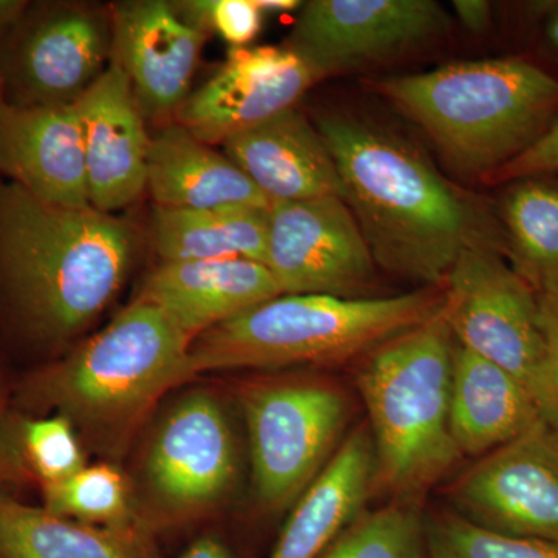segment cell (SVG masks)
Masks as SVG:
<instances>
[{
    "instance_id": "6da1fadb",
    "label": "cell",
    "mask_w": 558,
    "mask_h": 558,
    "mask_svg": "<svg viewBox=\"0 0 558 558\" xmlns=\"http://www.w3.org/2000/svg\"><path fill=\"white\" fill-rule=\"evenodd\" d=\"M315 126L377 266L444 288L464 250L487 245L509 256L508 236L483 207L409 142L349 113H322Z\"/></svg>"
},
{
    "instance_id": "7a4b0ae2",
    "label": "cell",
    "mask_w": 558,
    "mask_h": 558,
    "mask_svg": "<svg viewBox=\"0 0 558 558\" xmlns=\"http://www.w3.org/2000/svg\"><path fill=\"white\" fill-rule=\"evenodd\" d=\"M137 248L128 220L0 178V325L33 351H60L108 307Z\"/></svg>"
},
{
    "instance_id": "3957f363",
    "label": "cell",
    "mask_w": 558,
    "mask_h": 558,
    "mask_svg": "<svg viewBox=\"0 0 558 558\" xmlns=\"http://www.w3.org/2000/svg\"><path fill=\"white\" fill-rule=\"evenodd\" d=\"M432 140L449 170L486 180L553 124L558 80L521 58L454 62L374 83Z\"/></svg>"
},
{
    "instance_id": "277c9868",
    "label": "cell",
    "mask_w": 558,
    "mask_h": 558,
    "mask_svg": "<svg viewBox=\"0 0 558 558\" xmlns=\"http://www.w3.org/2000/svg\"><path fill=\"white\" fill-rule=\"evenodd\" d=\"M191 343L159 307L134 300L86 343L22 377L11 402L32 414H61L95 438H119L189 380Z\"/></svg>"
},
{
    "instance_id": "5b68a950",
    "label": "cell",
    "mask_w": 558,
    "mask_h": 558,
    "mask_svg": "<svg viewBox=\"0 0 558 558\" xmlns=\"http://www.w3.org/2000/svg\"><path fill=\"white\" fill-rule=\"evenodd\" d=\"M444 301V288L363 299L275 296L194 339L189 379L209 371L343 362L427 322Z\"/></svg>"
},
{
    "instance_id": "8992f818",
    "label": "cell",
    "mask_w": 558,
    "mask_h": 558,
    "mask_svg": "<svg viewBox=\"0 0 558 558\" xmlns=\"http://www.w3.org/2000/svg\"><path fill=\"white\" fill-rule=\"evenodd\" d=\"M446 303V301H444ZM453 333L442 310L381 347L359 376L376 454V481L410 497L458 461L450 429Z\"/></svg>"
},
{
    "instance_id": "52a82bcc",
    "label": "cell",
    "mask_w": 558,
    "mask_h": 558,
    "mask_svg": "<svg viewBox=\"0 0 558 558\" xmlns=\"http://www.w3.org/2000/svg\"><path fill=\"white\" fill-rule=\"evenodd\" d=\"M444 290L458 347L508 371L535 400L545 363L537 290L487 245L461 253Z\"/></svg>"
},
{
    "instance_id": "ba28073f",
    "label": "cell",
    "mask_w": 558,
    "mask_h": 558,
    "mask_svg": "<svg viewBox=\"0 0 558 558\" xmlns=\"http://www.w3.org/2000/svg\"><path fill=\"white\" fill-rule=\"evenodd\" d=\"M242 403L256 497L264 508H286L336 453L347 424V399L328 385L303 381L248 389Z\"/></svg>"
},
{
    "instance_id": "9c48e42d",
    "label": "cell",
    "mask_w": 558,
    "mask_h": 558,
    "mask_svg": "<svg viewBox=\"0 0 558 558\" xmlns=\"http://www.w3.org/2000/svg\"><path fill=\"white\" fill-rule=\"evenodd\" d=\"M112 20L83 3H31L0 40L5 102L20 108L78 101L110 64Z\"/></svg>"
},
{
    "instance_id": "30bf717a",
    "label": "cell",
    "mask_w": 558,
    "mask_h": 558,
    "mask_svg": "<svg viewBox=\"0 0 558 558\" xmlns=\"http://www.w3.org/2000/svg\"><path fill=\"white\" fill-rule=\"evenodd\" d=\"M266 264L281 295L363 299L376 260L343 197L271 202Z\"/></svg>"
},
{
    "instance_id": "8fae6325",
    "label": "cell",
    "mask_w": 558,
    "mask_h": 558,
    "mask_svg": "<svg viewBox=\"0 0 558 558\" xmlns=\"http://www.w3.org/2000/svg\"><path fill=\"white\" fill-rule=\"evenodd\" d=\"M464 519L501 534L558 542V429L545 418L498 447L451 488Z\"/></svg>"
},
{
    "instance_id": "7c38bea8",
    "label": "cell",
    "mask_w": 558,
    "mask_h": 558,
    "mask_svg": "<svg viewBox=\"0 0 558 558\" xmlns=\"http://www.w3.org/2000/svg\"><path fill=\"white\" fill-rule=\"evenodd\" d=\"M449 28L446 10L433 0H312L288 47L326 78L409 53Z\"/></svg>"
},
{
    "instance_id": "4fadbf2b",
    "label": "cell",
    "mask_w": 558,
    "mask_h": 558,
    "mask_svg": "<svg viewBox=\"0 0 558 558\" xmlns=\"http://www.w3.org/2000/svg\"><path fill=\"white\" fill-rule=\"evenodd\" d=\"M325 76L290 47L231 49L222 68L189 95L175 113L208 145L252 130L296 102Z\"/></svg>"
},
{
    "instance_id": "5bb4252c",
    "label": "cell",
    "mask_w": 558,
    "mask_h": 558,
    "mask_svg": "<svg viewBox=\"0 0 558 558\" xmlns=\"http://www.w3.org/2000/svg\"><path fill=\"white\" fill-rule=\"evenodd\" d=\"M234 472L233 438L218 400L202 391L180 399L150 439V490L171 512H197L227 494Z\"/></svg>"
},
{
    "instance_id": "9a60e30c",
    "label": "cell",
    "mask_w": 558,
    "mask_h": 558,
    "mask_svg": "<svg viewBox=\"0 0 558 558\" xmlns=\"http://www.w3.org/2000/svg\"><path fill=\"white\" fill-rule=\"evenodd\" d=\"M112 58L131 81L145 120L178 113L191 94L207 33L186 24L172 2L128 0L110 7Z\"/></svg>"
},
{
    "instance_id": "2e32d148",
    "label": "cell",
    "mask_w": 558,
    "mask_h": 558,
    "mask_svg": "<svg viewBox=\"0 0 558 558\" xmlns=\"http://www.w3.org/2000/svg\"><path fill=\"white\" fill-rule=\"evenodd\" d=\"M90 207L116 215L146 191L150 135L119 62L76 101Z\"/></svg>"
},
{
    "instance_id": "e0dca14e",
    "label": "cell",
    "mask_w": 558,
    "mask_h": 558,
    "mask_svg": "<svg viewBox=\"0 0 558 558\" xmlns=\"http://www.w3.org/2000/svg\"><path fill=\"white\" fill-rule=\"evenodd\" d=\"M0 178L58 207H90L78 108L0 102Z\"/></svg>"
},
{
    "instance_id": "ac0fdd59",
    "label": "cell",
    "mask_w": 558,
    "mask_h": 558,
    "mask_svg": "<svg viewBox=\"0 0 558 558\" xmlns=\"http://www.w3.org/2000/svg\"><path fill=\"white\" fill-rule=\"evenodd\" d=\"M281 295L266 264L244 258L160 263L135 300L165 312L190 339Z\"/></svg>"
},
{
    "instance_id": "d6986e66",
    "label": "cell",
    "mask_w": 558,
    "mask_h": 558,
    "mask_svg": "<svg viewBox=\"0 0 558 558\" xmlns=\"http://www.w3.org/2000/svg\"><path fill=\"white\" fill-rule=\"evenodd\" d=\"M223 154L270 202L343 197L328 145L296 108L227 140Z\"/></svg>"
},
{
    "instance_id": "ffe728a7",
    "label": "cell",
    "mask_w": 558,
    "mask_h": 558,
    "mask_svg": "<svg viewBox=\"0 0 558 558\" xmlns=\"http://www.w3.org/2000/svg\"><path fill=\"white\" fill-rule=\"evenodd\" d=\"M374 481L373 436L357 428L296 499L269 558H322L355 520Z\"/></svg>"
},
{
    "instance_id": "44dd1931",
    "label": "cell",
    "mask_w": 558,
    "mask_h": 558,
    "mask_svg": "<svg viewBox=\"0 0 558 558\" xmlns=\"http://www.w3.org/2000/svg\"><path fill=\"white\" fill-rule=\"evenodd\" d=\"M146 191L156 207L165 208L271 205L226 154L194 137L178 121L150 137Z\"/></svg>"
},
{
    "instance_id": "7402d4cb",
    "label": "cell",
    "mask_w": 558,
    "mask_h": 558,
    "mask_svg": "<svg viewBox=\"0 0 558 558\" xmlns=\"http://www.w3.org/2000/svg\"><path fill=\"white\" fill-rule=\"evenodd\" d=\"M542 418L534 398L501 366L454 348L450 429L461 454H487Z\"/></svg>"
},
{
    "instance_id": "603a6c76",
    "label": "cell",
    "mask_w": 558,
    "mask_h": 558,
    "mask_svg": "<svg viewBox=\"0 0 558 558\" xmlns=\"http://www.w3.org/2000/svg\"><path fill=\"white\" fill-rule=\"evenodd\" d=\"M0 558H153L137 527L92 526L0 495Z\"/></svg>"
},
{
    "instance_id": "cb8c5ba5",
    "label": "cell",
    "mask_w": 558,
    "mask_h": 558,
    "mask_svg": "<svg viewBox=\"0 0 558 558\" xmlns=\"http://www.w3.org/2000/svg\"><path fill=\"white\" fill-rule=\"evenodd\" d=\"M269 208H154L153 244L160 263L244 258L266 263Z\"/></svg>"
},
{
    "instance_id": "d4e9b609",
    "label": "cell",
    "mask_w": 558,
    "mask_h": 558,
    "mask_svg": "<svg viewBox=\"0 0 558 558\" xmlns=\"http://www.w3.org/2000/svg\"><path fill=\"white\" fill-rule=\"evenodd\" d=\"M83 468L78 435L68 417L27 413L13 403L0 411V495L17 498V490L31 487L40 494Z\"/></svg>"
},
{
    "instance_id": "484cf974",
    "label": "cell",
    "mask_w": 558,
    "mask_h": 558,
    "mask_svg": "<svg viewBox=\"0 0 558 558\" xmlns=\"http://www.w3.org/2000/svg\"><path fill=\"white\" fill-rule=\"evenodd\" d=\"M502 219L513 269L535 290L558 282V183L515 180Z\"/></svg>"
},
{
    "instance_id": "4316f807",
    "label": "cell",
    "mask_w": 558,
    "mask_h": 558,
    "mask_svg": "<svg viewBox=\"0 0 558 558\" xmlns=\"http://www.w3.org/2000/svg\"><path fill=\"white\" fill-rule=\"evenodd\" d=\"M43 508L64 519L92 526H132L131 494L126 480L112 465L80 469L40 492Z\"/></svg>"
},
{
    "instance_id": "83f0119b",
    "label": "cell",
    "mask_w": 558,
    "mask_h": 558,
    "mask_svg": "<svg viewBox=\"0 0 558 558\" xmlns=\"http://www.w3.org/2000/svg\"><path fill=\"white\" fill-rule=\"evenodd\" d=\"M322 558H429L427 529L410 502L355 519Z\"/></svg>"
},
{
    "instance_id": "f1b7e54d",
    "label": "cell",
    "mask_w": 558,
    "mask_h": 558,
    "mask_svg": "<svg viewBox=\"0 0 558 558\" xmlns=\"http://www.w3.org/2000/svg\"><path fill=\"white\" fill-rule=\"evenodd\" d=\"M425 529L429 558H558V542L501 534L464 517H438Z\"/></svg>"
},
{
    "instance_id": "f546056e",
    "label": "cell",
    "mask_w": 558,
    "mask_h": 558,
    "mask_svg": "<svg viewBox=\"0 0 558 558\" xmlns=\"http://www.w3.org/2000/svg\"><path fill=\"white\" fill-rule=\"evenodd\" d=\"M172 7L191 27L218 33L233 49L248 47L263 27L264 13L255 0H186Z\"/></svg>"
},
{
    "instance_id": "4dcf8cb0",
    "label": "cell",
    "mask_w": 558,
    "mask_h": 558,
    "mask_svg": "<svg viewBox=\"0 0 558 558\" xmlns=\"http://www.w3.org/2000/svg\"><path fill=\"white\" fill-rule=\"evenodd\" d=\"M537 295L545 363L535 403L542 417L558 429V282L539 289Z\"/></svg>"
},
{
    "instance_id": "1f68e13d",
    "label": "cell",
    "mask_w": 558,
    "mask_h": 558,
    "mask_svg": "<svg viewBox=\"0 0 558 558\" xmlns=\"http://www.w3.org/2000/svg\"><path fill=\"white\" fill-rule=\"evenodd\" d=\"M558 172V119L517 159L488 175L486 182H508L529 178H545Z\"/></svg>"
},
{
    "instance_id": "d6a6232c",
    "label": "cell",
    "mask_w": 558,
    "mask_h": 558,
    "mask_svg": "<svg viewBox=\"0 0 558 558\" xmlns=\"http://www.w3.org/2000/svg\"><path fill=\"white\" fill-rule=\"evenodd\" d=\"M453 9L457 11L459 22L468 31L473 33H484L492 22V7L483 0H457L453 2Z\"/></svg>"
},
{
    "instance_id": "836d02e7",
    "label": "cell",
    "mask_w": 558,
    "mask_h": 558,
    "mask_svg": "<svg viewBox=\"0 0 558 558\" xmlns=\"http://www.w3.org/2000/svg\"><path fill=\"white\" fill-rule=\"evenodd\" d=\"M31 3L27 0H0V40L20 25Z\"/></svg>"
},
{
    "instance_id": "e575fe53",
    "label": "cell",
    "mask_w": 558,
    "mask_h": 558,
    "mask_svg": "<svg viewBox=\"0 0 558 558\" xmlns=\"http://www.w3.org/2000/svg\"><path fill=\"white\" fill-rule=\"evenodd\" d=\"M180 558H231V556L218 539L205 537L193 543Z\"/></svg>"
},
{
    "instance_id": "d590c367",
    "label": "cell",
    "mask_w": 558,
    "mask_h": 558,
    "mask_svg": "<svg viewBox=\"0 0 558 558\" xmlns=\"http://www.w3.org/2000/svg\"><path fill=\"white\" fill-rule=\"evenodd\" d=\"M256 7L263 13H289V11L299 10L303 2L299 0H255Z\"/></svg>"
},
{
    "instance_id": "8d00e7d4",
    "label": "cell",
    "mask_w": 558,
    "mask_h": 558,
    "mask_svg": "<svg viewBox=\"0 0 558 558\" xmlns=\"http://www.w3.org/2000/svg\"><path fill=\"white\" fill-rule=\"evenodd\" d=\"M546 33H548L549 43L553 44L554 49L558 51V9L556 13L550 16L548 31H546Z\"/></svg>"
},
{
    "instance_id": "74e56055",
    "label": "cell",
    "mask_w": 558,
    "mask_h": 558,
    "mask_svg": "<svg viewBox=\"0 0 558 558\" xmlns=\"http://www.w3.org/2000/svg\"><path fill=\"white\" fill-rule=\"evenodd\" d=\"M11 400L13 399L10 398V392L7 391L5 384L0 379V411L11 405V403H13Z\"/></svg>"
},
{
    "instance_id": "f35d334b",
    "label": "cell",
    "mask_w": 558,
    "mask_h": 558,
    "mask_svg": "<svg viewBox=\"0 0 558 558\" xmlns=\"http://www.w3.org/2000/svg\"><path fill=\"white\" fill-rule=\"evenodd\" d=\"M0 102H5V92H3L2 69H0Z\"/></svg>"
}]
</instances>
